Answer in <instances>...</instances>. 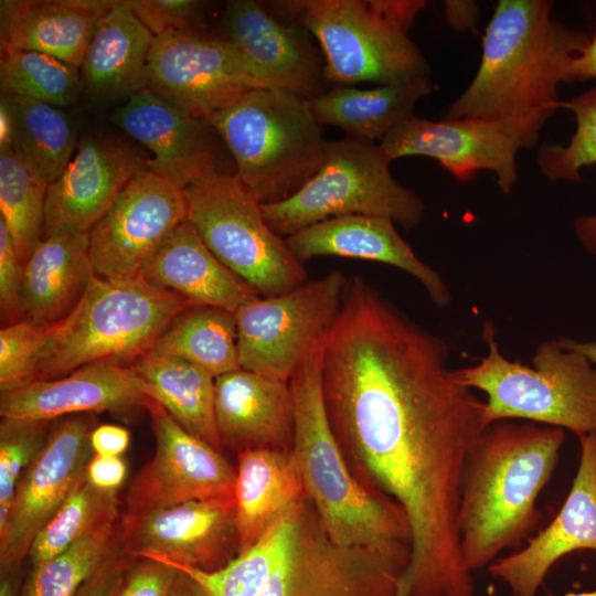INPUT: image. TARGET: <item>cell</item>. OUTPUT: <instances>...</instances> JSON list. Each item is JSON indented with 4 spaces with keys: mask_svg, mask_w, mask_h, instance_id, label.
<instances>
[{
    "mask_svg": "<svg viewBox=\"0 0 596 596\" xmlns=\"http://www.w3.org/2000/svg\"><path fill=\"white\" fill-rule=\"evenodd\" d=\"M155 36L198 30L203 2L195 0H126Z\"/></svg>",
    "mask_w": 596,
    "mask_h": 596,
    "instance_id": "cell-43",
    "label": "cell"
},
{
    "mask_svg": "<svg viewBox=\"0 0 596 596\" xmlns=\"http://www.w3.org/2000/svg\"><path fill=\"white\" fill-rule=\"evenodd\" d=\"M276 6L313 34L324 57V78L339 86L430 77L426 58L408 36L426 1L292 0Z\"/></svg>",
    "mask_w": 596,
    "mask_h": 596,
    "instance_id": "cell-8",
    "label": "cell"
},
{
    "mask_svg": "<svg viewBox=\"0 0 596 596\" xmlns=\"http://www.w3.org/2000/svg\"><path fill=\"white\" fill-rule=\"evenodd\" d=\"M549 0H499L482 39L478 70L444 118L503 123L539 139L558 109V86L571 83L586 33L552 18Z\"/></svg>",
    "mask_w": 596,
    "mask_h": 596,
    "instance_id": "cell-2",
    "label": "cell"
},
{
    "mask_svg": "<svg viewBox=\"0 0 596 596\" xmlns=\"http://www.w3.org/2000/svg\"><path fill=\"white\" fill-rule=\"evenodd\" d=\"M110 120L152 153L147 168L181 190L221 169L220 151L204 118L149 91H138Z\"/></svg>",
    "mask_w": 596,
    "mask_h": 596,
    "instance_id": "cell-19",
    "label": "cell"
},
{
    "mask_svg": "<svg viewBox=\"0 0 596 596\" xmlns=\"http://www.w3.org/2000/svg\"><path fill=\"white\" fill-rule=\"evenodd\" d=\"M560 108L574 114L575 132L566 146H540L536 163L541 173L552 181H578L579 170L596 163V85L570 100H561ZM574 231L581 245L596 255V214L577 217Z\"/></svg>",
    "mask_w": 596,
    "mask_h": 596,
    "instance_id": "cell-36",
    "label": "cell"
},
{
    "mask_svg": "<svg viewBox=\"0 0 596 596\" xmlns=\"http://www.w3.org/2000/svg\"><path fill=\"white\" fill-rule=\"evenodd\" d=\"M49 423L1 418L0 533L8 523L19 482L44 447Z\"/></svg>",
    "mask_w": 596,
    "mask_h": 596,
    "instance_id": "cell-41",
    "label": "cell"
},
{
    "mask_svg": "<svg viewBox=\"0 0 596 596\" xmlns=\"http://www.w3.org/2000/svg\"><path fill=\"white\" fill-rule=\"evenodd\" d=\"M150 351L188 361L213 377L241 369L235 312L194 306L163 330Z\"/></svg>",
    "mask_w": 596,
    "mask_h": 596,
    "instance_id": "cell-35",
    "label": "cell"
},
{
    "mask_svg": "<svg viewBox=\"0 0 596 596\" xmlns=\"http://www.w3.org/2000/svg\"><path fill=\"white\" fill-rule=\"evenodd\" d=\"M141 558L128 567L114 596H173L179 572L161 561Z\"/></svg>",
    "mask_w": 596,
    "mask_h": 596,
    "instance_id": "cell-45",
    "label": "cell"
},
{
    "mask_svg": "<svg viewBox=\"0 0 596 596\" xmlns=\"http://www.w3.org/2000/svg\"><path fill=\"white\" fill-rule=\"evenodd\" d=\"M130 555L119 543L76 596H114L130 566Z\"/></svg>",
    "mask_w": 596,
    "mask_h": 596,
    "instance_id": "cell-46",
    "label": "cell"
},
{
    "mask_svg": "<svg viewBox=\"0 0 596 596\" xmlns=\"http://www.w3.org/2000/svg\"><path fill=\"white\" fill-rule=\"evenodd\" d=\"M206 120L232 155L235 177L262 205L295 194L326 156L310 99L284 88L253 89Z\"/></svg>",
    "mask_w": 596,
    "mask_h": 596,
    "instance_id": "cell-5",
    "label": "cell"
},
{
    "mask_svg": "<svg viewBox=\"0 0 596 596\" xmlns=\"http://www.w3.org/2000/svg\"><path fill=\"white\" fill-rule=\"evenodd\" d=\"M94 275L89 232L43 237L24 264L21 320L54 326L74 308Z\"/></svg>",
    "mask_w": 596,
    "mask_h": 596,
    "instance_id": "cell-27",
    "label": "cell"
},
{
    "mask_svg": "<svg viewBox=\"0 0 596 596\" xmlns=\"http://www.w3.org/2000/svg\"><path fill=\"white\" fill-rule=\"evenodd\" d=\"M15 568L2 571L6 572V575L2 574L0 583V596H20L18 595V578Z\"/></svg>",
    "mask_w": 596,
    "mask_h": 596,
    "instance_id": "cell-54",
    "label": "cell"
},
{
    "mask_svg": "<svg viewBox=\"0 0 596 596\" xmlns=\"http://www.w3.org/2000/svg\"><path fill=\"white\" fill-rule=\"evenodd\" d=\"M187 220L183 190L149 169L137 174L89 232L96 276L134 280Z\"/></svg>",
    "mask_w": 596,
    "mask_h": 596,
    "instance_id": "cell-14",
    "label": "cell"
},
{
    "mask_svg": "<svg viewBox=\"0 0 596 596\" xmlns=\"http://www.w3.org/2000/svg\"><path fill=\"white\" fill-rule=\"evenodd\" d=\"M227 39L273 83L308 99L320 92L323 65L304 34L254 0H235L225 13Z\"/></svg>",
    "mask_w": 596,
    "mask_h": 596,
    "instance_id": "cell-25",
    "label": "cell"
},
{
    "mask_svg": "<svg viewBox=\"0 0 596 596\" xmlns=\"http://www.w3.org/2000/svg\"><path fill=\"white\" fill-rule=\"evenodd\" d=\"M214 416L223 448L290 453L295 408L289 382L237 369L215 377Z\"/></svg>",
    "mask_w": 596,
    "mask_h": 596,
    "instance_id": "cell-23",
    "label": "cell"
},
{
    "mask_svg": "<svg viewBox=\"0 0 596 596\" xmlns=\"http://www.w3.org/2000/svg\"><path fill=\"white\" fill-rule=\"evenodd\" d=\"M149 397L135 369L98 361L64 376L32 380L1 391V418L46 422L70 414L124 412Z\"/></svg>",
    "mask_w": 596,
    "mask_h": 596,
    "instance_id": "cell-22",
    "label": "cell"
},
{
    "mask_svg": "<svg viewBox=\"0 0 596 596\" xmlns=\"http://www.w3.org/2000/svg\"><path fill=\"white\" fill-rule=\"evenodd\" d=\"M445 15L449 25L458 31L472 29L480 17V9L475 1H445Z\"/></svg>",
    "mask_w": 596,
    "mask_h": 596,
    "instance_id": "cell-49",
    "label": "cell"
},
{
    "mask_svg": "<svg viewBox=\"0 0 596 596\" xmlns=\"http://www.w3.org/2000/svg\"><path fill=\"white\" fill-rule=\"evenodd\" d=\"M118 540L134 556L153 555L216 571L238 554L234 498L194 500L124 515Z\"/></svg>",
    "mask_w": 596,
    "mask_h": 596,
    "instance_id": "cell-18",
    "label": "cell"
},
{
    "mask_svg": "<svg viewBox=\"0 0 596 596\" xmlns=\"http://www.w3.org/2000/svg\"><path fill=\"white\" fill-rule=\"evenodd\" d=\"M179 572V571H178ZM173 596H205L198 585L187 575L179 572Z\"/></svg>",
    "mask_w": 596,
    "mask_h": 596,
    "instance_id": "cell-52",
    "label": "cell"
},
{
    "mask_svg": "<svg viewBox=\"0 0 596 596\" xmlns=\"http://www.w3.org/2000/svg\"><path fill=\"white\" fill-rule=\"evenodd\" d=\"M322 348L289 380L295 408L290 450L306 498L329 538L342 546L411 551L402 508L368 489L352 473L332 432L322 393Z\"/></svg>",
    "mask_w": 596,
    "mask_h": 596,
    "instance_id": "cell-4",
    "label": "cell"
},
{
    "mask_svg": "<svg viewBox=\"0 0 596 596\" xmlns=\"http://www.w3.org/2000/svg\"><path fill=\"white\" fill-rule=\"evenodd\" d=\"M570 74L572 82L576 79L596 78V26L587 45L573 60Z\"/></svg>",
    "mask_w": 596,
    "mask_h": 596,
    "instance_id": "cell-50",
    "label": "cell"
},
{
    "mask_svg": "<svg viewBox=\"0 0 596 596\" xmlns=\"http://www.w3.org/2000/svg\"><path fill=\"white\" fill-rule=\"evenodd\" d=\"M118 491L93 486L86 475L36 534L29 560L33 565L58 555L94 528L119 519Z\"/></svg>",
    "mask_w": 596,
    "mask_h": 596,
    "instance_id": "cell-38",
    "label": "cell"
},
{
    "mask_svg": "<svg viewBox=\"0 0 596 596\" xmlns=\"http://www.w3.org/2000/svg\"><path fill=\"white\" fill-rule=\"evenodd\" d=\"M536 142L503 123L477 118L430 120L413 115L379 146L391 162L408 156L434 158L459 181L470 180L480 170L492 171L501 192L508 194L518 180V152Z\"/></svg>",
    "mask_w": 596,
    "mask_h": 596,
    "instance_id": "cell-16",
    "label": "cell"
},
{
    "mask_svg": "<svg viewBox=\"0 0 596 596\" xmlns=\"http://www.w3.org/2000/svg\"><path fill=\"white\" fill-rule=\"evenodd\" d=\"M194 306L145 278L117 281L94 275L74 308L46 329L34 380L61 377L98 361H136Z\"/></svg>",
    "mask_w": 596,
    "mask_h": 596,
    "instance_id": "cell-6",
    "label": "cell"
},
{
    "mask_svg": "<svg viewBox=\"0 0 596 596\" xmlns=\"http://www.w3.org/2000/svg\"><path fill=\"white\" fill-rule=\"evenodd\" d=\"M275 87L227 38L198 30L156 36L140 91L206 119L244 94Z\"/></svg>",
    "mask_w": 596,
    "mask_h": 596,
    "instance_id": "cell-12",
    "label": "cell"
},
{
    "mask_svg": "<svg viewBox=\"0 0 596 596\" xmlns=\"http://www.w3.org/2000/svg\"><path fill=\"white\" fill-rule=\"evenodd\" d=\"M93 429L89 415H77L49 434L19 482L8 523L0 533L1 572L20 565L36 534L86 475L94 455Z\"/></svg>",
    "mask_w": 596,
    "mask_h": 596,
    "instance_id": "cell-17",
    "label": "cell"
},
{
    "mask_svg": "<svg viewBox=\"0 0 596 596\" xmlns=\"http://www.w3.org/2000/svg\"><path fill=\"white\" fill-rule=\"evenodd\" d=\"M47 187L12 149L0 151V219L23 264L43 238Z\"/></svg>",
    "mask_w": 596,
    "mask_h": 596,
    "instance_id": "cell-40",
    "label": "cell"
},
{
    "mask_svg": "<svg viewBox=\"0 0 596 596\" xmlns=\"http://www.w3.org/2000/svg\"><path fill=\"white\" fill-rule=\"evenodd\" d=\"M119 520L94 528L58 555L33 565L20 596H76L119 544Z\"/></svg>",
    "mask_w": 596,
    "mask_h": 596,
    "instance_id": "cell-37",
    "label": "cell"
},
{
    "mask_svg": "<svg viewBox=\"0 0 596 596\" xmlns=\"http://www.w3.org/2000/svg\"><path fill=\"white\" fill-rule=\"evenodd\" d=\"M1 96L26 97L60 108L75 104L81 78L77 68L36 51L1 46Z\"/></svg>",
    "mask_w": 596,
    "mask_h": 596,
    "instance_id": "cell-39",
    "label": "cell"
},
{
    "mask_svg": "<svg viewBox=\"0 0 596 596\" xmlns=\"http://www.w3.org/2000/svg\"><path fill=\"white\" fill-rule=\"evenodd\" d=\"M13 121L8 103H0V151L12 149Z\"/></svg>",
    "mask_w": 596,
    "mask_h": 596,
    "instance_id": "cell-51",
    "label": "cell"
},
{
    "mask_svg": "<svg viewBox=\"0 0 596 596\" xmlns=\"http://www.w3.org/2000/svg\"><path fill=\"white\" fill-rule=\"evenodd\" d=\"M155 35L125 1L102 18L82 64L91 95L105 100L141 89Z\"/></svg>",
    "mask_w": 596,
    "mask_h": 596,
    "instance_id": "cell-29",
    "label": "cell"
},
{
    "mask_svg": "<svg viewBox=\"0 0 596 596\" xmlns=\"http://www.w3.org/2000/svg\"><path fill=\"white\" fill-rule=\"evenodd\" d=\"M309 500L305 497L278 518L247 550L225 566L207 572L148 555L192 579L205 596H256L288 558L299 539Z\"/></svg>",
    "mask_w": 596,
    "mask_h": 596,
    "instance_id": "cell-32",
    "label": "cell"
},
{
    "mask_svg": "<svg viewBox=\"0 0 596 596\" xmlns=\"http://www.w3.org/2000/svg\"><path fill=\"white\" fill-rule=\"evenodd\" d=\"M46 329L28 320L4 324L0 330V390L34 380Z\"/></svg>",
    "mask_w": 596,
    "mask_h": 596,
    "instance_id": "cell-42",
    "label": "cell"
},
{
    "mask_svg": "<svg viewBox=\"0 0 596 596\" xmlns=\"http://www.w3.org/2000/svg\"><path fill=\"white\" fill-rule=\"evenodd\" d=\"M348 279L336 269L273 297H257L235 312L242 369L289 382L323 347L339 313Z\"/></svg>",
    "mask_w": 596,
    "mask_h": 596,
    "instance_id": "cell-11",
    "label": "cell"
},
{
    "mask_svg": "<svg viewBox=\"0 0 596 596\" xmlns=\"http://www.w3.org/2000/svg\"><path fill=\"white\" fill-rule=\"evenodd\" d=\"M578 439L577 472L557 515L524 547L487 567L511 596H538L550 570L562 557L579 550L596 552V432Z\"/></svg>",
    "mask_w": 596,
    "mask_h": 596,
    "instance_id": "cell-21",
    "label": "cell"
},
{
    "mask_svg": "<svg viewBox=\"0 0 596 596\" xmlns=\"http://www.w3.org/2000/svg\"><path fill=\"white\" fill-rule=\"evenodd\" d=\"M13 121L12 150L39 179L50 184L71 161L76 148V128L62 108L26 97L1 96Z\"/></svg>",
    "mask_w": 596,
    "mask_h": 596,
    "instance_id": "cell-34",
    "label": "cell"
},
{
    "mask_svg": "<svg viewBox=\"0 0 596 596\" xmlns=\"http://www.w3.org/2000/svg\"><path fill=\"white\" fill-rule=\"evenodd\" d=\"M547 596H554V595H547ZM564 596H596V589H593L589 592H582V593H567Z\"/></svg>",
    "mask_w": 596,
    "mask_h": 596,
    "instance_id": "cell-55",
    "label": "cell"
},
{
    "mask_svg": "<svg viewBox=\"0 0 596 596\" xmlns=\"http://www.w3.org/2000/svg\"><path fill=\"white\" fill-rule=\"evenodd\" d=\"M286 243L302 264L318 256H339L397 267L416 278L437 307L451 295L439 274L417 257L400 235L395 222L376 215H343L324 220L287 236Z\"/></svg>",
    "mask_w": 596,
    "mask_h": 596,
    "instance_id": "cell-24",
    "label": "cell"
},
{
    "mask_svg": "<svg viewBox=\"0 0 596 596\" xmlns=\"http://www.w3.org/2000/svg\"><path fill=\"white\" fill-rule=\"evenodd\" d=\"M143 278L199 306L236 312L259 295L222 264L187 220L148 265Z\"/></svg>",
    "mask_w": 596,
    "mask_h": 596,
    "instance_id": "cell-28",
    "label": "cell"
},
{
    "mask_svg": "<svg viewBox=\"0 0 596 596\" xmlns=\"http://www.w3.org/2000/svg\"><path fill=\"white\" fill-rule=\"evenodd\" d=\"M564 440L563 429L532 422L486 427L467 458L457 514L461 557L470 573L488 567L540 522L536 501Z\"/></svg>",
    "mask_w": 596,
    "mask_h": 596,
    "instance_id": "cell-3",
    "label": "cell"
},
{
    "mask_svg": "<svg viewBox=\"0 0 596 596\" xmlns=\"http://www.w3.org/2000/svg\"><path fill=\"white\" fill-rule=\"evenodd\" d=\"M132 368L148 397L187 432L222 451L214 416L215 377L188 361L150 350Z\"/></svg>",
    "mask_w": 596,
    "mask_h": 596,
    "instance_id": "cell-33",
    "label": "cell"
},
{
    "mask_svg": "<svg viewBox=\"0 0 596 596\" xmlns=\"http://www.w3.org/2000/svg\"><path fill=\"white\" fill-rule=\"evenodd\" d=\"M432 92L429 78L379 85L371 89L338 86L310 99L317 121L342 129L348 138L379 142L414 115L416 104Z\"/></svg>",
    "mask_w": 596,
    "mask_h": 596,
    "instance_id": "cell-31",
    "label": "cell"
},
{
    "mask_svg": "<svg viewBox=\"0 0 596 596\" xmlns=\"http://www.w3.org/2000/svg\"><path fill=\"white\" fill-rule=\"evenodd\" d=\"M129 443L128 429L118 425L103 424L94 427L91 434L92 450L98 456H121Z\"/></svg>",
    "mask_w": 596,
    "mask_h": 596,
    "instance_id": "cell-48",
    "label": "cell"
},
{
    "mask_svg": "<svg viewBox=\"0 0 596 596\" xmlns=\"http://www.w3.org/2000/svg\"><path fill=\"white\" fill-rule=\"evenodd\" d=\"M143 407L151 419L156 450L129 483L124 515L194 500L234 498L236 468L222 451L187 432L152 398Z\"/></svg>",
    "mask_w": 596,
    "mask_h": 596,
    "instance_id": "cell-15",
    "label": "cell"
},
{
    "mask_svg": "<svg viewBox=\"0 0 596 596\" xmlns=\"http://www.w3.org/2000/svg\"><path fill=\"white\" fill-rule=\"evenodd\" d=\"M24 264L4 222L0 219V309L6 324L18 322Z\"/></svg>",
    "mask_w": 596,
    "mask_h": 596,
    "instance_id": "cell-44",
    "label": "cell"
},
{
    "mask_svg": "<svg viewBox=\"0 0 596 596\" xmlns=\"http://www.w3.org/2000/svg\"><path fill=\"white\" fill-rule=\"evenodd\" d=\"M379 143L351 138L328 141L316 174L290 198L262 205L278 235H291L328 219L343 215L389 217L406 228L418 225L423 200L400 184Z\"/></svg>",
    "mask_w": 596,
    "mask_h": 596,
    "instance_id": "cell-9",
    "label": "cell"
},
{
    "mask_svg": "<svg viewBox=\"0 0 596 596\" xmlns=\"http://www.w3.org/2000/svg\"><path fill=\"white\" fill-rule=\"evenodd\" d=\"M126 473L127 466L120 456L93 455L86 468L87 480L103 490L118 491Z\"/></svg>",
    "mask_w": 596,
    "mask_h": 596,
    "instance_id": "cell-47",
    "label": "cell"
},
{
    "mask_svg": "<svg viewBox=\"0 0 596 596\" xmlns=\"http://www.w3.org/2000/svg\"><path fill=\"white\" fill-rule=\"evenodd\" d=\"M146 169L147 159L121 140L102 135L82 139L65 170L47 187L43 237L91 232Z\"/></svg>",
    "mask_w": 596,
    "mask_h": 596,
    "instance_id": "cell-20",
    "label": "cell"
},
{
    "mask_svg": "<svg viewBox=\"0 0 596 596\" xmlns=\"http://www.w3.org/2000/svg\"><path fill=\"white\" fill-rule=\"evenodd\" d=\"M235 468L234 501L240 554L306 496L290 453L246 450L237 454Z\"/></svg>",
    "mask_w": 596,
    "mask_h": 596,
    "instance_id": "cell-30",
    "label": "cell"
},
{
    "mask_svg": "<svg viewBox=\"0 0 596 596\" xmlns=\"http://www.w3.org/2000/svg\"><path fill=\"white\" fill-rule=\"evenodd\" d=\"M113 0L1 1V46L36 51L81 67Z\"/></svg>",
    "mask_w": 596,
    "mask_h": 596,
    "instance_id": "cell-26",
    "label": "cell"
},
{
    "mask_svg": "<svg viewBox=\"0 0 596 596\" xmlns=\"http://www.w3.org/2000/svg\"><path fill=\"white\" fill-rule=\"evenodd\" d=\"M183 194L187 221L215 257L260 297L278 296L308 281L305 265L270 228L262 204L234 173L206 175Z\"/></svg>",
    "mask_w": 596,
    "mask_h": 596,
    "instance_id": "cell-10",
    "label": "cell"
},
{
    "mask_svg": "<svg viewBox=\"0 0 596 596\" xmlns=\"http://www.w3.org/2000/svg\"><path fill=\"white\" fill-rule=\"evenodd\" d=\"M485 356L455 369L456 379L487 396L485 422L523 421L565 428L578 438L596 432V368L558 340L539 344L532 365L505 358L494 327L483 324Z\"/></svg>",
    "mask_w": 596,
    "mask_h": 596,
    "instance_id": "cell-7",
    "label": "cell"
},
{
    "mask_svg": "<svg viewBox=\"0 0 596 596\" xmlns=\"http://www.w3.org/2000/svg\"><path fill=\"white\" fill-rule=\"evenodd\" d=\"M321 381L352 473L406 515L411 556L397 596H475L457 514L485 401L456 379L446 342L358 284L323 343Z\"/></svg>",
    "mask_w": 596,
    "mask_h": 596,
    "instance_id": "cell-1",
    "label": "cell"
},
{
    "mask_svg": "<svg viewBox=\"0 0 596 596\" xmlns=\"http://www.w3.org/2000/svg\"><path fill=\"white\" fill-rule=\"evenodd\" d=\"M562 345L583 353L593 364H596V342H579L572 339L558 340Z\"/></svg>",
    "mask_w": 596,
    "mask_h": 596,
    "instance_id": "cell-53",
    "label": "cell"
},
{
    "mask_svg": "<svg viewBox=\"0 0 596 596\" xmlns=\"http://www.w3.org/2000/svg\"><path fill=\"white\" fill-rule=\"evenodd\" d=\"M409 556L337 544L310 502L295 549L256 596H397Z\"/></svg>",
    "mask_w": 596,
    "mask_h": 596,
    "instance_id": "cell-13",
    "label": "cell"
}]
</instances>
